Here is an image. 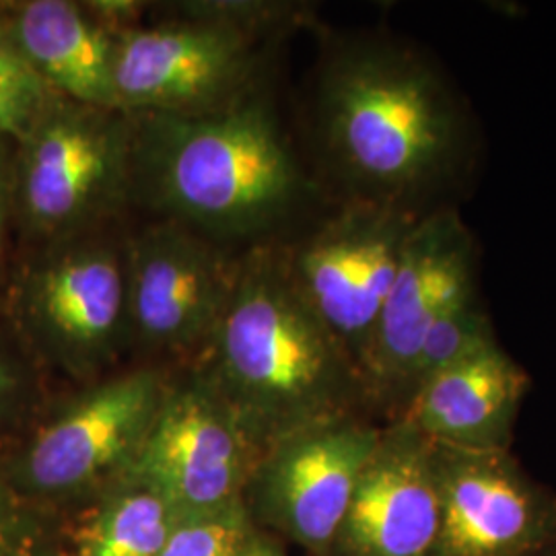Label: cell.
I'll return each mask as SVG.
<instances>
[{
    "label": "cell",
    "mask_w": 556,
    "mask_h": 556,
    "mask_svg": "<svg viewBox=\"0 0 556 556\" xmlns=\"http://www.w3.org/2000/svg\"><path fill=\"white\" fill-rule=\"evenodd\" d=\"M252 41L229 20L184 21L116 36L119 112L202 116L241 98L254 68Z\"/></svg>",
    "instance_id": "5b68a950"
},
{
    "label": "cell",
    "mask_w": 556,
    "mask_h": 556,
    "mask_svg": "<svg viewBox=\"0 0 556 556\" xmlns=\"http://www.w3.org/2000/svg\"><path fill=\"white\" fill-rule=\"evenodd\" d=\"M538 556H556V542L553 544V546H548V548H546L542 555Z\"/></svg>",
    "instance_id": "484cf974"
},
{
    "label": "cell",
    "mask_w": 556,
    "mask_h": 556,
    "mask_svg": "<svg viewBox=\"0 0 556 556\" xmlns=\"http://www.w3.org/2000/svg\"><path fill=\"white\" fill-rule=\"evenodd\" d=\"M165 390L151 371L110 379L46 425L21 456L23 482L38 493H68L132 464Z\"/></svg>",
    "instance_id": "7c38bea8"
},
{
    "label": "cell",
    "mask_w": 556,
    "mask_h": 556,
    "mask_svg": "<svg viewBox=\"0 0 556 556\" xmlns=\"http://www.w3.org/2000/svg\"><path fill=\"white\" fill-rule=\"evenodd\" d=\"M239 556H280L277 551L273 548V546H268V544H250V546H245L243 551H241V555Z\"/></svg>",
    "instance_id": "603a6c76"
},
{
    "label": "cell",
    "mask_w": 556,
    "mask_h": 556,
    "mask_svg": "<svg viewBox=\"0 0 556 556\" xmlns=\"http://www.w3.org/2000/svg\"><path fill=\"white\" fill-rule=\"evenodd\" d=\"M238 273L239 266L190 227H151L126 252L128 326L153 349L204 346Z\"/></svg>",
    "instance_id": "8fae6325"
},
{
    "label": "cell",
    "mask_w": 556,
    "mask_h": 556,
    "mask_svg": "<svg viewBox=\"0 0 556 556\" xmlns=\"http://www.w3.org/2000/svg\"><path fill=\"white\" fill-rule=\"evenodd\" d=\"M206 383L233 410L243 431L277 441L342 417L363 383L337 338L270 256L248 260L213 334Z\"/></svg>",
    "instance_id": "6da1fadb"
},
{
    "label": "cell",
    "mask_w": 556,
    "mask_h": 556,
    "mask_svg": "<svg viewBox=\"0 0 556 556\" xmlns=\"http://www.w3.org/2000/svg\"><path fill=\"white\" fill-rule=\"evenodd\" d=\"M59 101L38 75L0 77V137L27 139Z\"/></svg>",
    "instance_id": "ffe728a7"
},
{
    "label": "cell",
    "mask_w": 556,
    "mask_h": 556,
    "mask_svg": "<svg viewBox=\"0 0 556 556\" xmlns=\"http://www.w3.org/2000/svg\"><path fill=\"white\" fill-rule=\"evenodd\" d=\"M441 523L433 556H538L556 542V498L509 452L433 443Z\"/></svg>",
    "instance_id": "ba28073f"
},
{
    "label": "cell",
    "mask_w": 556,
    "mask_h": 556,
    "mask_svg": "<svg viewBox=\"0 0 556 556\" xmlns=\"http://www.w3.org/2000/svg\"><path fill=\"white\" fill-rule=\"evenodd\" d=\"M130 137L114 110L59 101L23 140L20 200L27 223L64 236L101 215L130 174Z\"/></svg>",
    "instance_id": "8992f818"
},
{
    "label": "cell",
    "mask_w": 556,
    "mask_h": 556,
    "mask_svg": "<svg viewBox=\"0 0 556 556\" xmlns=\"http://www.w3.org/2000/svg\"><path fill=\"white\" fill-rule=\"evenodd\" d=\"M179 517L157 491L137 486L114 498L89 528L80 556H161Z\"/></svg>",
    "instance_id": "e0dca14e"
},
{
    "label": "cell",
    "mask_w": 556,
    "mask_h": 556,
    "mask_svg": "<svg viewBox=\"0 0 556 556\" xmlns=\"http://www.w3.org/2000/svg\"><path fill=\"white\" fill-rule=\"evenodd\" d=\"M250 435L204 381L165 392L130 470L179 519L225 511L245 470Z\"/></svg>",
    "instance_id": "9c48e42d"
},
{
    "label": "cell",
    "mask_w": 556,
    "mask_h": 556,
    "mask_svg": "<svg viewBox=\"0 0 556 556\" xmlns=\"http://www.w3.org/2000/svg\"><path fill=\"white\" fill-rule=\"evenodd\" d=\"M441 498L433 441L397 418L358 478L334 556H433Z\"/></svg>",
    "instance_id": "4fadbf2b"
},
{
    "label": "cell",
    "mask_w": 556,
    "mask_h": 556,
    "mask_svg": "<svg viewBox=\"0 0 556 556\" xmlns=\"http://www.w3.org/2000/svg\"><path fill=\"white\" fill-rule=\"evenodd\" d=\"M475 295V239L456 213L438 211L415 220L361 367L363 388L402 402L404 410L425 337Z\"/></svg>",
    "instance_id": "52a82bcc"
},
{
    "label": "cell",
    "mask_w": 556,
    "mask_h": 556,
    "mask_svg": "<svg viewBox=\"0 0 556 556\" xmlns=\"http://www.w3.org/2000/svg\"><path fill=\"white\" fill-rule=\"evenodd\" d=\"M381 433L342 415L273 441L260 470V497L270 521L305 548L330 555Z\"/></svg>",
    "instance_id": "30bf717a"
},
{
    "label": "cell",
    "mask_w": 556,
    "mask_h": 556,
    "mask_svg": "<svg viewBox=\"0 0 556 556\" xmlns=\"http://www.w3.org/2000/svg\"><path fill=\"white\" fill-rule=\"evenodd\" d=\"M319 108L332 157L376 202L397 204L456 155V105L438 75L406 52L365 48L340 56Z\"/></svg>",
    "instance_id": "3957f363"
},
{
    "label": "cell",
    "mask_w": 556,
    "mask_h": 556,
    "mask_svg": "<svg viewBox=\"0 0 556 556\" xmlns=\"http://www.w3.org/2000/svg\"><path fill=\"white\" fill-rule=\"evenodd\" d=\"M495 342L493 324L477 295L466 299L439 319L425 337L410 376V396L422 381Z\"/></svg>",
    "instance_id": "ac0fdd59"
},
{
    "label": "cell",
    "mask_w": 556,
    "mask_h": 556,
    "mask_svg": "<svg viewBox=\"0 0 556 556\" xmlns=\"http://www.w3.org/2000/svg\"><path fill=\"white\" fill-rule=\"evenodd\" d=\"M241 523L231 511L181 519L161 556H239Z\"/></svg>",
    "instance_id": "d6986e66"
},
{
    "label": "cell",
    "mask_w": 556,
    "mask_h": 556,
    "mask_svg": "<svg viewBox=\"0 0 556 556\" xmlns=\"http://www.w3.org/2000/svg\"><path fill=\"white\" fill-rule=\"evenodd\" d=\"M20 303L29 330L56 355L93 363L128 326L126 256L108 243L71 245L29 273Z\"/></svg>",
    "instance_id": "5bb4252c"
},
{
    "label": "cell",
    "mask_w": 556,
    "mask_h": 556,
    "mask_svg": "<svg viewBox=\"0 0 556 556\" xmlns=\"http://www.w3.org/2000/svg\"><path fill=\"white\" fill-rule=\"evenodd\" d=\"M20 390V376L15 367L0 355V410L13 400Z\"/></svg>",
    "instance_id": "7402d4cb"
},
{
    "label": "cell",
    "mask_w": 556,
    "mask_h": 556,
    "mask_svg": "<svg viewBox=\"0 0 556 556\" xmlns=\"http://www.w3.org/2000/svg\"><path fill=\"white\" fill-rule=\"evenodd\" d=\"M415 220L404 206L361 202L328 220L287 266L299 295L355 363L358 378Z\"/></svg>",
    "instance_id": "277c9868"
},
{
    "label": "cell",
    "mask_w": 556,
    "mask_h": 556,
    "mask_svg": "<svg viewBox=\"0 0 556 556\" xmlns=\"http://www.w3.org/2000/svg\"><path fill=\"white\" fill-rule=\"evenodd\" d=\"M9 25L27 66L54 93L87 108L119 112L114 89L116 36L80 4L23 2Z\"/></svg>",
    "instance_id": "2e32d148"
},
{
    "label": "cell",
    "mask_w": 556,
    "mask_h": 556,
    "mask_svg": "<svg viewBox=\"0 0 556 556\" xmlns=\"http://www.w3.org/2000/svg\"><path fill=\"white\" fill-rule=\"evenodd\" d=\"M4 526H2V519H0V556H4Z\"/></svg>",
    "instance_id": "d4e9b609"
},
{
    "label": "cell",
    "mask_w": 556,
    "mask_h": 556,
    "mask_svg": "<svg viewBox=\"0 0 556 556\" xmlns=\"http://www.w3.org/2000/svg\"><path fill=\"white\" fill-rule=\"evenodd\" d=\"M2 227H4V181L0 169V241H2Z\"/></svg>",
    "instance_id": "cb8c5ba5"
},
{
    "label": "cell",
    "mask_w": 556,
    "mask_h": 556,
    "mask_svg": "<svg viewBox=\"0 0 556 556\" xmlns=\"http://www.w3.org/2000/svg\"><path fill=\"white\" fill-rule=\"evenodd\" d=\"M144 116L130 137V172L181 225L258 233L298 197V165L266 105L243 100L202 116Z\"/></svg>",
    "instance_id": "7a4b0ae2"
},
{
    "label": "cell",
    "mask_w": 556,
    "mask_h": 556,
    "mask_svg": "<svg viewBox=\"0 0 556 556\" xmlns=\"http://www.w3.org/2000/svg\"><path fill=\"white\" fill-rule=\"evenodd\" d=\"M528 376L497 342L422 381L400 420L433 443L509 452Z\"/></svg>",
    "instance_id": "9a60e30c"
},
{
    "label": "cell",
    "mask_w": 556,
    "mask_h": 556,
    "mask_svg": "<svg viewBox=\"0 0 556 556\" xmlns=\"http://www.w3.org/2000/svg\"><path fill=\"white\" fill-rule=\"evenodd\" d=\"M21 75H36L27 62L21 56L9 21L0 15V77H21Z\"/></svg>",
    "instance_id": "44dd1931"
}]
</instances>
